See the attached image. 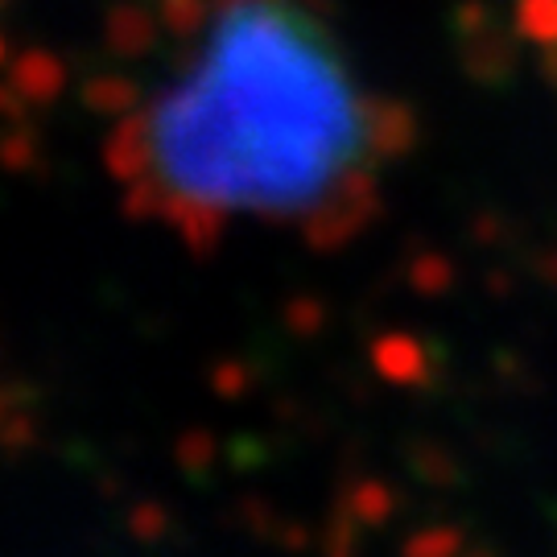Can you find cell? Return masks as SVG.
Instances as JSON below:
<instances>
[{
	"instance_id": "obj_1",
	"label": "cell",
	"mask_w": 557,
	"mask_h": 557,
	"mask_svg": "<svg viewBox=\"0 0 557 557\" xmlns=\"http://www.w3.org/2000/svg\"><path fill=\"white\" fill-rule=\"evenodd\" d=\"M413 133L405 103L356 79L310 0H207L199 50L108 137L103 165L137 223L182 232L252 211L335 248L368 223L376 170Z\"/></svg>"
},
{
	"instance_id": "obj_2",
	"label": "cell",
	"mask_w": 557,
	"mask_h": 557,
	"mask_svg": "<svg viewBox=\"0 0 557 557\" xmlns=\"http://www.w3.org/2000/svg\"><path fill=\"white\" fill-rule=\"evenodd\" d=\"M517 25L524 38L541 41L545 50H557V0H520Z\"/></svg>"
},
{
	"instance_id": "obj_3",
	"label": "cell",
	"mask_w": 557,
	"mask_h": 557,
	"mask_svg": "<svg viewBox=\"0 0 557 557\" xmlns=\"http://www.w3.org/2000/svg\"><path fill=\"white\" fill-rule=\"evenodd\" d=\"M174 458H178V467L190 479H202V471L215 462V438L207 430H186L178 446H174Z\"/></svg>"
},
{
	"instance_id": "obj_4",
	"label": "cell",
	"mask_w": 557,
	"mask_h": 557,
	"mask_svg": "<svg viewBox=\"0 0 557 557\" xmlns=\"http://www.w3.org/2000/svg\"><path fill=\"white\" fill-rule=\"evenodd\" d=\"M128 533L137 541H161L170 533V512L161 508L158 499H140L128 512Z\"/></svg>"
},
{
	"instance_id": "obj_5",
	"label": "cell",
	"mask_w": 557,
	"mask_h": 557,
	"mask_svg": "<svg viewBox=\"0 0 557 557\" xmlns=\"http://www.w3.org/2000/svg\"><path fill=\"white\" fill-rule=\"evenodd\" d=\"M38 442V421L29 413H13V418L0 425V446L4 450H29Z\"/></svg>"
},
{
	"instance_id": "obj_6",
	"label": "cell",
	"mask_w": 557,
	"mask_h": 557,
	"mask_svg": "<svg viewBox=\"0 0 557 557\" xmlns=\"http://www.w3.org/2000/svg\"><path fill=\"white\" fill-rule=\"evenodd\" d=\"M211 384H215V393H220L223 400H236V397H244V384H248V376H244V368L239 363H220L215 368V376H211Z\"/></svg>"
},
{
	"instance_id": "obj_7",
	"label": "cell",
	"mask_w": 557,
	"mask_h": 557,
	"mask_svg": "<svg viewBox=\"0 0 557 557\" xmlns=\"http://www.w3.org/2000/svg\"><path fill=\"white\" fill-rule=\"evenodd\" d=\"M4 409H9V400H4V393H0V421H4Z\"/></svg>"
},
{
	"instance_id": "obj_8",
	"label": "cell",
	"mask_w": 557,
	"mask_h": 557,
	"mask_svg": "<svg viewBox=\"0 0 557 557\" xmlns=\"http://www.w3.org/2000/svg\"><path fill=\"white\" fill-rule=\"evenodd\" d=\"M554 62H557V50H554Z\"/></svg>"
}]
</instances>
